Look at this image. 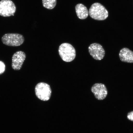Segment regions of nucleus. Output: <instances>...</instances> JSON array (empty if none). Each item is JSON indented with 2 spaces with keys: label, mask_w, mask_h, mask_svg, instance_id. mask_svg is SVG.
Returning a JSON list of instances; mask_svg holds the SVG:
<instances>
[{
  "label": "nucleus",
  "mask_w": 133,
  "mask_h": 133,
  "mask_svg": "<svg viewBox=\"0 0 133 133\" xmlns=\"http://www.w3.org/2000/svg\"><path fill=\"white\" fill-rule=\"evenodd\" d=\"M89 51L91 55L96 60H101L105 55V51L103 46L98 43L91 44L89 47Z\"/></svg>",
  "instance_id": "6"
},
{
  "label": "nucleus",
  "mask_w": 133,
  "mask_h": 133,
  "mask_svg": "<svg viewBox=\"0 0 133 133\" xmlns=\"http://www.w3.org/2000/svg\"><path fill=\"white\" fill-rule=\"evenodd\" d=\"M16 10L15 5L11 0L0 1V16L4 17L12 16Z\"/></svg>",
  "instance_id": "5"
},
{
  "label": "nucleus",
  "mask_w": 133,
  "mask_h": 133,
  "mask_svg": "<svg viewBox=\"0 0 133 133\" xmlns=\"http://www.w3.org/2000/svg\"><path fill=\"white\" fill-rule=\"evenodd\" d=\"M5 65L2 61H0V75L2 74L5 70Z\"/></svg>",
  "instance_id": "12"
},
{
  "label": "nucleus",
  "mask_w": 133,
  "mask_h": 133,
  "mask_svg": "<svg viewBox=\"0 0 133 133\" xmlns=\"http://www.w3.org/2000/svg\"><path fill=\"white\" fill-rule=\"evenodd\" d=\"M91 90L96 98L99 100H103L105 99L108 95V90L105 86L101 83L94 84Z\"/></svg>",
  "instance_id": "7"
},
{
  "label": "nucleus",
  "mask_w": 133,
  "mask_h": 133,
  "mask_svg": "<svg viewBox=\"0 0 133 133\" xmlns=\"http://www.w3.org/2000/svg\"><path fill=\"white\" fill-rule=\"evenodd\" d=\"M127 118L129 120L133 121V111L128 113Z\"/></svg>",
  "instance_id": "13"
},
{
  "label": "nucleus",
  "mask_w": 133,
  "mask_h": 133,
  "mask_svg": "<svg viewBox=\"0 0 133 133\" xmlns=\"http://www.w3.org/2000/svg\"><path fill=\"white\" fill-rule=\"evenodd\" d=\"M43 6L49 9H52L55 7L56 0H42Z\"/></svg>",
  "instance_id": "11"
},
{
  "label": "nucleus",
  "mask_w": 133,
  "mask_h": 133,
  "mask_svg": "<svg viewBox=\"0 0 133 133\" xmlns=\"http://www.w3.org/2000/svg\"><path fill=\"white\" fill-rule=\"evenodd\" d=\"M121 60L122 62L133 63V51L127 48H124L121 50L119 54Z\"/></svg>",
  "instance_id": "9"
},
{
  "label": "nucleus",
  "mask_w": 133,
  "mask_h": 133,
  "mask_svg": "<svg viewBox=\"0 0 133 133\" xmlns=\"http://www.w3.org/2000/svg\"><path fill=\"white\" fill-rule=\"evenodd\" d=\"M26 55L23 51H17L13 55L11 66L15 70H19L22 67L23 63L25 59Z\"/></svg>",
  "instance_id": "8"
},
{
  "label": "nucleus",
  "mask_w": 133,
  "mask_h": 133,
  "mask_svg": "<svg viewBox=\"0 0 133 133\" xmlns=\"http://www.w3.org/2000/svg\"><path fill=\"white\" fill-rule=\"evenodd\" d=\"M2 41L6 45L16 46L21 45L24 41L22 35L17 33H7L2 38Z\"/></svg>",
  "instance_id": "3"
},
{
  "label": "nucleus",
  "mask_w": 133,
  "mask_h": 133,
  "mask_svg": "<svg viewBox=\"0 0 133 133\" xmlns=\"http://www.w3.org/2000/svg\"><path fill=\"white\" fill-rule=\"evenodd\" d=\"M76 11L78 18L81 19H85L89 15V11L87 8L84 5L79 4L76 5Z\"/></svg>",
  "instance_id": "10"
},
{
  "label": "nucleus",
  "mask_w": 133,
  "mask_h": 133,
  "mask_svg": "<svg viewBox=\"0 0 133 133\" xmlns=\"http://www.w3.org/2000/svg\"><path fill=\"white\" fill-rule=\"evenodd\" d=\"M89 14L91 18L97 21L104 20L109 16L107 9L98 3H95L91 5L89 9Z\"/></svg>",
  "instance_id": "1"
},
{
  "label": "nucleus",
  "mask_w": 133,
  "mask_h": 133,
  "mask_svg": "<svg viewBox=\"0 0 133 133\" xmlns=\"http://www.w3.org/2000/svg\"><path fill=\"white\" fill-rule=\"evenodd\" d=\"M12 16H14V14H13V15H12Z\"/></svg>",
  "instance_id": "14"
},
{
  "label": "nucleus",
  "mask_w": 133,
  "mask_h": 133,
  "mask_svg": "<svg viewBox=\"0 0 133 133\" xmlns=\"http://www.w3.org/2000/svg\"><path fill=\"white\" fill-rule=\"evenodd\" d=\"M59 52L61 59L65 62H71L76 57V50L69 43H64L61 44L59 47Z\"/></svg>",
  "instance_id": "2"
},
{
  "label": "nucleus",
  "mask_w": 133,
  "mask_h": 133,
  "mask_svg": "<svg viewBox=\"0 0 133 133\" xmlns=\"http://www.w3.org/2000/svg\"><path fill=\"white\" fill-rule=\"evenodd\" d=\"M35 91L36 96L41 101H49L51 97V88L49 85L46 83H38L35 88Z\"/></svg>",
  "instance_id": "4"
}]
</instances>
